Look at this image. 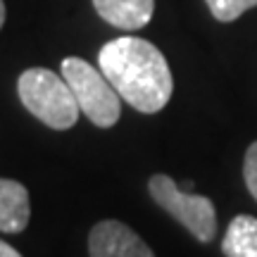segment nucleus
Wrapping results in <instances>:
<instances>
[{
    "label": "nucleus",
    "mask_w": 257,
    "mask_h": 257,
    "mask_svg": "<svg viewBox=\"0 0 257 257\" xmlns=\"http://www.w3.org/2000/svg\"><path fill=\"white\" fill-rule=\"evenodd\" d=\"M98 67L121 100L138 112L155 114L172 98L174 79L169 64L157 46L146 38L121 36L105 43L98 55Z\"/></svg>",
    "instance_id": "nucleus-1"
},
{
    "label": "nucleus",
    "mask_w": 257,
    "mask_h": 257,
    "mask_svg": "<svg viewBox=\"0 0 257 257\" xmlns=\"http://www.w3.org/2000/svg\"><path fill=\"white\" fill-rule=\"evenodd\" d=\"M19 100L24 102L36 119H41L46 126L64 131L72 128L79 119V102L74 98L69 83L64 81V76L43 67H34L19 76L17 81Z\"/></svg>",
    "instance_id": "nucleus-2"
},
{
    "label": "nucleus",
    "mask_w": 257,
    "mask_h": 257,
    "mask_svg": "<svg viewBox=\"0 0 257 257\" xmlns=\"http://www.w3.org/2000/svg\"><path fill=\"white\" fill-rule=\"evenodd\" d=\"M62 76L69 83L81 114H86L95 126L110 128L119 121L121 98L100 69L81 57H64Z\"/></svg>",
    "instance_id": "nucleus-3"
},
{
    "label": "nucleus",
    "mask_w": 257,
    "mask_h": 257,
    "mask_svg": "<svg viewBox=\"0 0 257 257\" xmlns=\"http://www.w3.org/2000/svg\"><path fill=\"white\" fill-rule=\"evenodd\" d=\"M153 200L169 212L179 224H184L200 243H210L217 233V212L214 202L205 195L186 193L174 184V179L167 174H155L148 184Z\"/></svg>",
    "instance_id": "nucleus-4"
},
{
    "label": "nucleus",
    "mask_w": 257,
    "mask_h": 257,
    "mask_svg": "<svg viewBox=\"0 0 257 257\" xmlns=\"http://www.w3.org/2000/svg\"><path fill=\"white\" fill-rule=\"evenodd\" d=\"M88 252L91 257H155L136 231L114 219L93 226L88 236Z\"/></svg>",
    "instance_id": "nucleus-5"
},
{
    "label": "nucleus",
    "mask_w": 257,
    "mask_h": 257,
    "mask_svg": "<svg viewBox=\"0 0 257 257\" xmlns=\"http://www.w3.org/2000/svg\"><path fill=\"white\" fill-rule=\"evenodd\" d=\"M93 8L110 27L138 31L153 19L155 0H93Z\"/></svg>",
    "instance_id": "nucleus-6"
},
{
    "label": "nucleus",
    "mask_w": 257,
    "mask_h": 257,
    "mask_svg": "<svg viewBox=\"0 0 257 257\" xmlns=\"http://www.w3.org/2000/svg\"><path fill=\"white\" fill-rule=\"evenodd\" d=\"M31 217L29 191L19 181L0 179V231L22 233Z\"/></svg>",
    "instance_id": "nucleus-7"
},
{
    "label": "nucleus",
    "mask_w": 257,
    "mask_h": 257,
    "mask_svg": "<svg viewBox=\"0 0 257 257\" xmlns=\"http://www.w3.org/2000/svg\"><path fill=\"white\" fill-rule=\"evenodd\" d=\"M221 252L226 257H257V219L250 214L233 217L226 226Z\"/></svg>",
    "instance_id": "nucleus-8"
},
{
    "label": "nucleus",
    "mask_w": 257,
    "mask_h": 257,
    "mask_svg": "<svg viewBox=\"0 0 257 257\" xmlns=\"http://www.w3.org/2000/svg\"><path fill=\"white\" fill-rule=\"evenodd\" d=\"M212 17L219 22H233L250 8H257V0H207Z\"/></svg>",
    "instance_id": "nucleus-9"
},
{
    "label": "nucleus",
    "mask_w": 257,
    "mask_h": 257,
    "mask_svg": "<svg viewBox=\"0 0 257 257\" xmlns=\"http://www.w3.org/2000/svg\"><path fill=\"white\" fill-rule=\"evenodd\" d=\"M243 176H245V186H248L250 195L257 200V141L248 148L245 153V162H243Z\"/></svg>",
    "instance_id": "nucleus-10"
},
{
    "label": "nucleus",
    "mask_w": 257,
    "mask_h": 257,
    "mask_svg": "<svg viewBox=\"0 0 257 257\" xmlns=\"http://www.w3.org/2000/svg\"><path fill=\"white\" fill-rule=\"evenodd\" d=\"M0 257H22V255L12 245H8L5 240H0Z\"/></svg>",
    "instance_id": "nucleus-11"
},
{
    "label": "nucleus",
    "mask_w": 257,
    "mask_h": 257,
    "mask_svg": "<svg viewBox=\"0 0 257 257\" xmlns=\"http://www.w3.org/2000/svg\"><path fill=\"white\" fill-rule=\"evenodd\" d=\"M3 24H5V3L0 0V29H3Z\"/></svg>",
    "instance_id": "nucleus-12"
}]
</instances>
